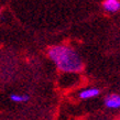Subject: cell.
Wrapping results in <instances>:
<instances>
[{"instance_id": "6da1fadb", "label": "cell", "mask_w": 120, "mask_h": 120, "mask_svg": "<svg viewBox=\"0 0 120 120\" xmlns=\"http://www.w3.org/2000/svg\"><path fill=\"white\" fill-rule=\"evenodd\" d=\"M49 56L54 61L60 69L64 72H79L83 69V62L76 52L67 46H54L50 49Z\"/></svg>"}, {"instance_id": "7a4b0ae2", "label": "cell", "mask_w": 120, "mask_h": 120, "mask_svg": "<svg viewBox=\"0 0 120 120\" xmlns=\"http://www.w3.org/2000/svg\"><path fill=\"white\" fill-rule=\"evenodd\" d=\"M105 105L108 107V108H111V109H117L120 107V97L119 95L112 94L108 96L107 98L105 99Z\"/></svg>"}, {"instance_id": "3957f363", "label": "cell", "mask_w": 120, "mask_h": 120, "mask_svg": "<svg viewBox=\"0 0 120 120\" xmlns=\"http://www.w3.org/2000/svg\"><path fill=\"white\" fill-rule=\"evenodd\" d=\"M104 9L109 11V12H117L120 9L119 0H105Z\"/></svg>"}, {"instance_id": "277c9868", "label": "cell", "mask_w": 120, "mask_h": 120, "mask_svg": "<svg viewBox=\"0 0 120 120\" xmlns=\"http://www.w3.org/2000/svg\"><path fill=\"white\" fill-rule=\"evenodd\" d=\"M100 90L97 89V88H89V89H86V90H83L79 94V97L82 99H88V98H93V97H96L98 96Z\"/></svg>"}, {"instance_id": "5b68a950", "label": "cell", "mask_w": 120, "mask_h": 120, "mask_svg": "<svg viewBox=\"0 0 120 120\" xmlns=\"http://www.w3.org/2000/svg\"><path fill=\"white\" fill-rule=\"evenodd\" d=\"M10 98L12 101L15 102H24L29 100V96L28 95H11Z\"/></svg>"}]
</instances>
